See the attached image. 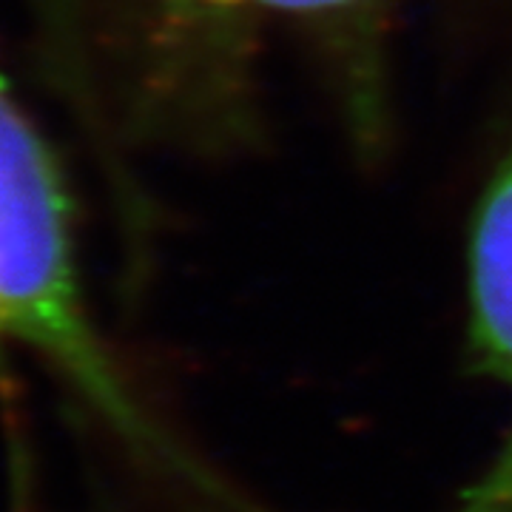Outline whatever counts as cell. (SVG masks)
<instances>
[{"instance_id": "7a4b0ae2", "label": "cell", "mask_w": 512, "mask_h": 512, "mask_svg": "<svg viewBox=\"0 0 512 512\" xmlns=\"http://www.w3.org/2000/svg\"><path fill=\"white\" fill-rule=\"evenodd\" d=\"M470 299L478 350L512 390V146L484 188L470 234ZM453 512H512V430L493 467Z\"/></svg>"}, {"instance_id": "277c9868", "label": "cell", "mask_w": 512, "mask_h": 512, "mask_svg": "<svg viewBox=\"0 0 512 512\" xmlns=\"http://www.w3.org/2000/svg\"><path fill=\"white\" fill-rule=\"evenodd\" d=\"M373 0H239L242 15L268 12V15H291V18H333L353 9H362Z\"/></svg>"}, {"instance_id": "6da1fadb", "label": "cell", "mask_w": 512, "mask_h": 512, "mask_svg": "<svg viewBox=\"0 0 512 512\" xmlns=\"http://www.w3.org/2000/svg\"><path fill=\"white\" fill-rule=\"evenodd\" d=\"M72 239L55 154L0 72V339L46 356L120 427L143 433L83 308Z\"/></svg>"}, {"instance_id": "3957f363", "label": "cell", "mask_w": 512, "mask_h": 512, "mask_svg": "<svg viewBox=\"0 0 512 512\" xmlns=\"http://www.w3.org/2000/svg\"><path fill=\"white\" fill-rule=\"evenodd\" d=\"M165 18L183 26H220L242 15L239 0H151Z\"/></svg>"}]
</instances>
